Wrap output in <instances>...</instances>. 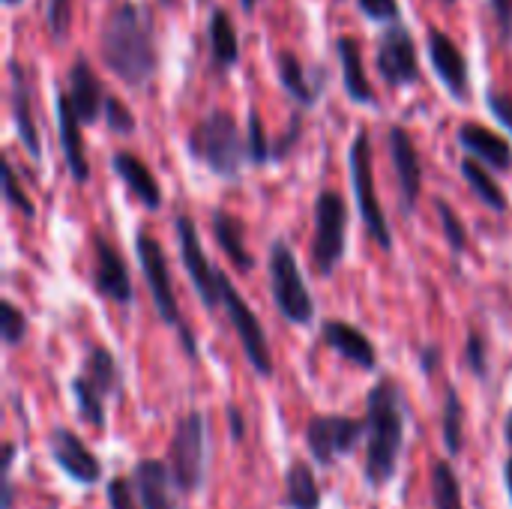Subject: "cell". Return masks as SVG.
<instances>
[{"instance_id":"obj_1","label":"cell","mask_w":512,"mask_h":509,"mask_svg":"<svg viewBox=\"0 0 512 509\" xmlns=\"http://www.w3.org/2000/svg\"><path fill=\"white\" fill-rule=\"evenodd\" d=\"M102 63L129 87H144L159 66L153 18L135 0H120L99 30Z\"/></svg>"},{"instance_id":"obj_2","label":"cell","mask_w":512,"mask_h":509,"mask_svg":"<svg viewBox=\"0 0 512 509\" xmlns=\"http://www.w3.org/2000/svg\"><path fill=\"white\" fill-rule=\"evenodd\" d=\"M366 477L372 486H384L399 465V453L405 444V399L396 381H381L369 396L366 417Z\"/></svg>"},{"instance_id":"obj_3","label":"cell","mask_w":512,"mask_h":509,"mask_svg":"<svg viewBox=\"0 0 512 509\" xmlns=\"http://www.w3.org/2000/svg\"><path fill=\"white\" fill-rule=\"evenodd\" d=\"M243 150H246V141L231 111L213 108L189 132V153L222 177H234L240 171Z\"/></svg>"},{"instance_id":"obj_4","label":"cell","mask_w":512,"mask_h":509,"mask_svg":"<svg viewBox=\"0 0 512 509\" xmlns=\"http://www.w3.org/2000/svg\"><path fill=\"white\" fill-rule=\"evenodd\" d=\"M351 180H354V195L360 207V219L366 222L372 240L381 249H390L393 234L384 219V207L375 195V177H372V147H369V132L360 129L351 141Z\"/></svg>"},{"instance_id":"obj_5","label":"cell","mask_w":512,"mask_h":509,"mask_svg":"<svg viewBox=\"0 0 512 509\" xmlns=\"http://www.w3.org/2000/svg\"><path fill=\"white\" fill-rule=\"evenodd\" d=\"M348 231V204L339 192L327 189L315 201V237H312V261L321 276H330L345 252Z\"/></svg>"},{"instance_id":"obj_6","label":"cell","mask_w":512,"mask_h":509,"mask_svg":"<svg viewBox=\"0 0 512 509\" xmlns=\"http://www.w3.org/2000/svg\"><path fill=\"white\" fill-rule=\"evenodd\" d=\"M135 249H138V261H141L144 279H147V285H150V294H153V303H156L162 321L180 330L186 351L195 357V339H192V333L186 330V324H183V318H180V306H177V297H174V291H171V276H168V261H165L162 246H159L150 234L141 231Z\"/></svg>"},{"instance_id":"obj_7","label":"cell","mask_w":512,"mask_h":509,"mask_svg":"<svg viewBox=\"0 0 512 509\" xmlns=\"http://www.w3.org/2000/svg\"><path fill=\"white\" fill-rule=\"evenodd\" d=\"M270 285L279 312L294 324H309L315 315V303L306 291V282L300 276L297 258L288 249V243H276L270 252Z\"/></svg>"},{"instance_id":"obj_8","label":"cell","mask_w":512,"mask_h":509,"mask_svg":"<svg viewBox=\"0 0 512 509\" xmlns=\"http://www.w3.org/2000/svg\"><path fill=\"white\" fill-rule=\"evenodd\" d=\"M219 291H222V306L231 318V327L237 330V339L246 351V360L252 363V369L261 378H270L273 375V354H270V345H267V336H264L258 315L249 309V303L240 297V291L231 285V279L225 273L219 276Z\"/></svg>"},{"instance_id":"obj_9","label":"cell","mask_w":512,"mask_h":509,"mask_svg":"<svg viewBox=\"0 0 512 509\" xmlns=\"http://www.w3.org/2000/svg\"><path fill=\"white\" fill-rule=\"evenodd\" d=\"M171 474L183 492H195L204 477V417L186 414L171 438Z\"/></svg>"},{"instance_id":"obj_10","label":"cell","mask_w":512,"mask_h":509,"mask_svg":"<svg viewBox=\"0 0 512 509\" xmlns=\"http://www.w3.org/2000/svg\"><path fill=\"white\" fill-rule=\"evenodd\" d=\"M378 72L384 75L387 84L399 87V84H411L420 75V63H417V45L411 30L396 21L390 24L381 39H378V54H375Z\"/></svg>"},{"instance_id":"obj_11","label":"cell","mask_w":512,"mask_h":509,"mask_svg":"<svg viewBox=\"0 0 512 509\" xmlns=\"http://www.w3.org/2000/svg\"><path fill=\"white\" fill-rule=\"evenodd\" d=\"M177 234H180V255H183V267L198 291V297L204 300L207 309H216V303H222V291H219V270L210 267L207 255H204V246H201V237H198V228L189 216H180L177 219Z\"/></svg>"},{"instance_id":"obj_12","label":"cell","mask_w":512,"mask_h":509,"mask_svg":"<svg viewBox=\"0 0 512 509\" xmlns=\"http://www.w3.org/2000/svg\"><path fill=\"white\" fill-rule=\"evenodd\" d=\"M366 423L354 417H312L306 429V444L321 465H330L336 456H345L357 447Z\"/></svg>"},{"instance_id":"obj_13","label":"cell","mask_w":512,"mask_h":509,"mask_svg":"<svg viewBox=\"0 0 512 509\" xmlns=\"http://www.w3.org/2000/svg\"><path fill=\"white\" fill-rule=\"evenodd\" d=\"M429 57H432V66H435L438 78L447 84V90L456 99H468V63H465V54L453 42V36L444 33L441 27H429Z\"/></svg>"},{"instance_id":"obj_14","label":"cell","mask_w":512,"mask_h":509,"mask_svg":"<svg viewBox=\"0 0 512 509\" xmlns=\"http://www.w3.org/2000/svg\"><path fill=\"white\" fill-rule=\"evenodd\" d=\"M390 153H393V165L399 174L402 210L411 213L417 207V198H420L423 168H420V156H417V147H414V138L408 135V129H402V126L390 129Z\"/></svg>"},{"instance_id":"obj_15","label":"cell","mask_w":512,"mask_h":509,"mask_svg":"<svg viewBox=\"0 0 512 509\" xmlns=\"http://www.w3.org/2000/svg\"><path fill=\"white\" fill-rule=\"evenodd\" d=\"M93 255H96V267H93L96 288L114 303H129L132 300V279H129L123 255L105 237H93Z\"/></svg>"},{"instance_id":"obj_16","label":"cell","mask_w":512,"mask_h":509,"mask_svg":"<svg viewBox=\"0 0 512 509\" xmlns=\"http://www.w3.org/2000/svg\"><path fill=\"white\" fill-rule=\"evenodd\" d=\"M48 450H51L54 462H57L72 480H78V483H84V486L99 480L102 468H99L96 456H93L69 429H54L51 438H48Z\"/></svg>"},{"instance_id":"obj_17","label":"cell","mask_w":512,"mask_h":509,"mask_svg":"<svg viewBox=\"0 0 512 509\" xmlns=\"http://www.w3.org/2000/svg\"><path fill=\"white\" fill-rule=\"evenodd\" d=\"M69 102L78 114L81 123H93L102 111H105V96H102V87L96 81V72L90 69L87 57L78 54L75 63L69 66Z\"/></svg>"},{"instance_id":"obj_18","label":"cell","mask_w":512,"mask_h":509,"mask_svg":"<svg viewBox=\"0 0 512 509\" xmlns=\"http://www.w3.org/2000/svg\"><path fill=\"white\" fill-rule=\"evenodd\" d=\"M459 144L477 159L486 162L498 171H512V147L507 138L492 132L489 126L480 123H462L459 126Z\"/></svg>"},{"instance_id":"obj_19","label":"cell","mask_w":512,"mask_h":509,"mask_svg":"<svg viewBox=\"0 0 512 509\" xmlns=\"http://www.w3.org/2000/svg\"><path fill=\"white\" fill-rule=\"evenodd\" d=\"M57 126H60V144H63V156H66V165H69V174L84 183L90 168H87V159H84V141H81V120L69 102L66 93H57Z\"/></svg>"},{"instance_id":"obj_20","label":"cell","mask_w":512,"mask_h":509,"mask_svg":"<svg viewBox=\"0 0 512 509\" xmlns=\"http://www.w3.org/2000/svg\"><path fill=\"white\" fill-rule=\"evenodd\" d=\"M111 168L117 171V177L138 195V201L144 204V207H150V210H156L159 204H162V192H159V183H156V177H153V171L138 159V156H132V153H126V150H120V153H114L111 156Z\"/></svg>"},{"instance_id":"obj_21","label":"cell","mask_w":512,"mask_h":509,"mask_svg":"<svg viewBox=\"0 0 512 509\" xmlns=\"http://www.w3.org/2000/svg\"><path fill=\"white\" fill-rule=\"evenodd\" d=\"M336 54L342 60V78H345V90L354 102H375V90L366 78V66H363V51L360 42L354 36H339L336 39Z\"/></svg>"},{"instance_id":"obj_22","label":"cell","mask_w":512,"mask_h":509,"mask_svg":"<svg viewBox=\"0 0 512 509\" xmlns=\"http://www.w3.org/2000/svg\"><path fill=\"white\" fill-rule=\"evenodd\" d=\"M324 339H327V345H330L333 351H339L345 360H351V363H357V366H363V369H375L378 354H375L372 342L366 339V333H360L357 327L342 324V321H327V324H324Z\"/></svg>"},{"instance_id":"obj_23","label":"cell","mask_w":512,"mask_h":509,"mask_svg":"<svg viewBox=\"0 0 512 509\" xmlns=\"http://www.w3.org/2000/svg\"><path fill=\"white\" fill-rule=\"evenodd\" d=\"M135 486H138L141 509H177L174 495H171V480L162 462L144 459L135 468Z\"/></svg>"},{"instance_id":"obj_24","label":"cell","mask_w":512,"mask_h":509,"mask_svg":"<svg viewBox=\"0 0 512 509\" xmlns=\"http://www.w3.org/2000/svg\"><path fill=\"white\" fill-rule=\"evenodd\" d=\"M9 75H12V117H15V126H18V138L21 144L27 147V153L33 159L42 156V147H39V135H36V123H33V114H30V90L24 84V72H21V63H9Z\"/></svg>"},{"instance_id":"obj_25","label":"cell","mask_w":512,"mask_h":509,"mask_svg":"<svg viewBox=\"0 0 512 509\" xmlns=\"http://www.w3.org/2000/svg\"><path fill=\"white\" fill-rule=\"evenodd\" d=\"M207 39H210V54H213V63L219 66H231L237 63V54H240V45H237V33H234V24H231V15L216 6L207 18Z\"/></svg>"},{"instance_id":"obj_26","label":"cell","mask_w":512,"mask_h":509,"mask_svg":"<svg viewBox=\"0 0 512 509\" xmlns=\"http://www.w3.org/2000/svg\"><path fill=\"white\" fill-rule=\"evenodd\" d=\"M213 234H216V240L222 243L225 255H228L237 267L252 270L255 258H252L249 249H246L243 222H240L237 216H231V213H225V210H216V213H213Z\"/></svg>"},{"instance_id":"obj_27","label":"cell","mask_w":512,"mask_h":509,"mask_svg":"<svg viewBox=\"0 0 512 509\" xmlns=\"http://www.w3.org/2000/svg\"><path fill=\"white\" fill-rule=\"evenodd\" d=\"M285 492H288V504L294 509H318L321 507V492H318V483H315V474L306 462H294L288 468V477H285Z\"/></svg>"},{"instance_id":"obj_28","label":"cell","mask_w":512,"mask_h":509,"mask_svg":"<svg viewBox=\"0 0 512 509\" xmlns=\"http://www.w3.org/2000/svg\"><path fill=\"white\" fill-rule=\"evenodd\" d=\"M276 72H279L282 87H285L297 102L312 105V102L318 99V90L306 81V72H303V66H300V60H297L294 51L282 48V51L276 54Z\"/></svg>"},{"instance_id":"obj_29","label":"cell","mask_w":512,"mask_h":509,"mask_svg":"<svg viewBox=\"0 0 512 509\" xmlns=\"http://www.w3.org/2000/svg\"><path fill=\"white\" fill-rule=\"evenodd\" d=\"M87 387H93L102 399L111 396L117 390V366H114V357L105 351V348H90L87 354V363H84V375H78Z\"/></svg>"},{"instance_id":"obj_30","label":"cell","mask_w":512,"mask_h":509,"mask_svg":"<svg viewBox=\"0 0 512 509\" xmlns=\"http://www.w3.org/2000/svg\"><path fill=\"white\" fill-rule=\"evenodd\" d=\"M462 174H465V180L471 183L474 195H477L486 207H492V210H498V213H504V210H507V195H504V192H501V186L492 180V174L483 168V162H477V159H465V162H462Z\"/></svg>"},{"instance_id":"obj_31","label":"cell","mask_w":512,"mask_h":509,"mask_svg":"<svg viewBox=\"0 0 512 509\" xmlns=\"http://www.w3.org/2000/svg\"><path fill=\"white\" fill-rule=\"evenodd\" d=\"M432 498L438 509H462V486L447 462L432 465Z\"/></svg>"},{"instance_id":"obj_32","label":"cell","mask_w":512,"mask_h":509,"mask_svg":"<svg viewBox=\"0 0 512 509\" xmlns=\"http://www.w3.org/2000/svg\"><path fill=\"white\" fill-rule=\"evenodd\" d=\"M462 429H465V411H462V399L456 390L447 393V408H444V444L450 450V456L462 453Z\"/></svg>"},{"instance_id":"obj_33","label":"cell","mask_w":512,"mask_h":509,"mask_svg":"<svg viewBox=\"0 0 512 509\" xmlns=\"http://www.w3.org/2000/svg\"><path fill=\"white\" fill-rule=\"evenodd\" d=\"M72 396H75L78 411L84 414V420H87L90 426H96V429H105V399H102L93 387H87L81 378L72 381Z\"/></svg>"},{"instance_id":"obj_34","label":"cell","mask_w":512,"mask_h":509,"mask_svg":"<svg viewBox=\"0 0 512 509\" xmlns=\"http://www.w3.org/2000/svg\"><path fill=\"white\" fill-rule=\"evenodd\" d=\"M45 21H48V30L54 39H66L69 24H72V0H48Z\"/></svg>"},{"instance_id":"obj_35","label":"cell","mask_w":512,"mask_h":509,"mask_svg":"<svg viewBox=\"0 0 512 509\" xmlns=\"http://www.w3.org/2000/svg\"><path fill=\"white\" fill-rule=\"evenodd\" d=\"M435 207H438V213H441V225H444V231H447V240H450V246H453L456 252H465V246H468L465 225L459 222V216L453 213V207H450L447 201H438Z\"/></svg>"},{"instance_id":"obj_36","label":"cell","mask_w":512,"mask_h":509,"mask_svg":"<svg viewBox=\"0 0 512 509\" xmlns=\"http://www.w3.org/2000/svg\"><path fill=\"white\" fill-rule=\"evenodd\" d=\"M105 120H108V126L114 129V132H120V135H126V132H132L135 129V117H132V111L126 108V102H120L117 96H105Z\"/></svg>"},{"instance_id":"obj_37","label":"cell","mask_w":512,"mask_h":509,"mask_svg":"<svg viewBox=\"0 0 512 509\" xmlns=\"http://www.w3.org/2000/svg\"><path fill=\"white\" fill-rule=\"evenodd\" d=\"M246 147H249L252 162H258V165L270 156L267 135H264V123H261L258 111H249V141H246Z\"/></svg>"},{"instance_id":"obj_38","label":"cell","mask_w":512,"mask_h":509,"mask_svg":"<svg viewBox=\"0 0 512 509\" xmlns=\"http://www.w3.org/2000/svg\"><path fill=\"white\" fill-rule=\"evenodd\" d=\"M0 321H3V339H6V345H18V342L24 339L27 321H24V315H21L9 300L3 303V315H0Z\"/></svg>"},{"instance_id":"obj_39","label":"cell","mask_w":512,"mask_h":509,"mask_svg":"<svg viewBox=\"0 0 512 509\" xmlns=\"http://www.w3.org/2000/svg\"><path fill=\"white\" fill-rule=\"evenodd\" d=\"M3 195H6V201H9V204H15L21 213L33 216V204H30V198L21 192V186H18L15 171H12V165H9V162H3Z\"/></svg>"},{"instance_id":"obj_40","label":"cell","mask_w":512,"mask_h":509,"mask_svg":"<svg viewBox=\"0 0 512 509\" xmlns=\"http://www.w3.org/2000/svg\"><path fill=\"white\" fill-rule=\"evenodd\" d=\"M486 102H489L492 114L512 132V93H504L498 87H489L486 90Z\"/></svg>"},{"instance_id":"obj_41","label":"cell","mask_w":512,"mask_h":509,"mask_svg":"<svg viewBox=\"0 0 512 509\" xmlns=\"http://www.w3.org/2000/svg\"><path fill=\"white\" fill-rule=\"evenodd\" d=\"M357 6L378 21H399V0H357Z\"/></svg>"},{"instance_id":"obj_42","label":"cell","mask_w":512,"mask_h":509,"mask_svg":"<svg viewBox=\"0 0 512 509\" xmlns=\"http://www.w3.org/2000/svg\"><path fill=\"white\" fill-rule=\"evenodd\" d=\"M108 504H111V509H138L135 507V501H132V486H129V480L114 477V480L108 483Z\"/></svg>"},{"instance_id":"obj_43","label":"cell","mask_w":512,"mask_h":509,"mask_svg":"<svg viewBox=\"0 0 512 509\" xmlns=\"http://www.w3.org/2000/svg\"><path fill=\"white\" fill-rule=\"evenodd\" d=\"M492 9L498 15V24H501L504 36L512 39V0H492Z\"/></svg>"},{"instance_id":"obj_44","label":"cell","mask_w":512,"mask_h":509,"mask_svg":"<svg viewBox=\"0 0 512 509\" xmlns=\"http://www.w3.org/2000/svg\"><path fill=\"white\" fill-rule=\"evenodd\" d=\"M468 354H471V366L477 375H486V351H483V339L480 336H471L468 342Z\"/></svg>"},{"instance_id":"obj_45","label":"cell","mask_w":512,"mask_h":509,"mask_svg":"<svg viewBox=\"0 0 512 509\" xmlns=\"http://www.w3.org/2000/svg\"><path fill=\"white\" fill-rule=\"evenodd\" d=\"M504 477H507V489H510V498H512V459L507 462V471H504Z\"/></svg>"},{"instance_id":"obj_46","label":"cell","mask_w":512,"mask_h":509,"mask_svg":"<svg viewBox=\"0 0 512 509\" xmlns=\"http://www.w3.org/2000/svg\"><path fill=\"white\" fill-rule=\"evenodd\" d=\"M255 3H258V0H240V6H243L246 12H252V9H255Z\"/></svg>"},{"instance_id":"obj_47","label":"cell","mask_w":512,"mask_h":509,"mask_svg":"<svg viewBox=\"0 0 512 509\" xmlns=\"http://www.w3.org/2000/svg\"><path fill=\"white\" fill-rule=\"evenodd\" d=\"M507 441H510V447H512V411H510V417H507Z\"/></svg>"},{"instance_id":"obj_48","label":"cell","mask_w":512,"mask_h":509,"mask_svg":"<svg viewBox=\"0 0 512 509\" xmlns=\"http://www.w3.org/2000/svg\"><path fill=\"white\" fill-rule=\"evenodd\" d=\"M3 3H6V6H15V3H18V0H3Z\"/></svg>"},{"instance_id":"obj_49","label":"cell","mask_w":512,"mask_h":509,"mask_svg":"<svg viewBox=\"0 0 512 509\" xmlns=\"http://www.w3.org/2000/svg\"><path fill=\"white\" fill-rule=\"evenodd\" d=\"M162 3H174V0H162Z\"/></svg>"},{"instance_id":"obj_50","label":"cell","mask_w":512,"mask_h":509,"mask_svg":"<svg viewBox=\"0 0 512 509\" xmlns=\"http://www.w3.org/2000/svg\"><path fill=\"white\" fill-rule=\"evenodd\" d=\"M447 3H453V0H447Z\"/></svg>"}]
</instances>
